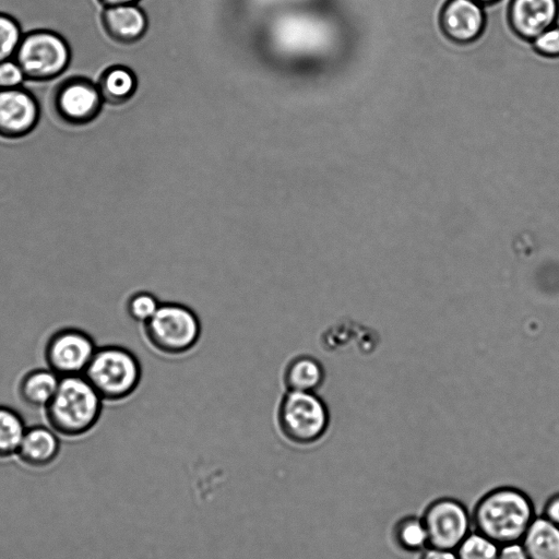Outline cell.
Here are the masks:
<instances>
[{"label":"cell","mask_w":559,"mask_h":559,"mask_svg":"<svg viewBox=\"0 0 559 559\" xmlns=\"http://www.w3.org/2000/svg\"><path fill=\"white\" fill-rule=\"evenodd\" d=\"M509 22L522 38L534 40L556 24L559 17V0H511Z\"/></svg>","instance_id":"11"},{"label":"cell","mask_w":559,"mask_h":559,"mask_svg":"<svg viewBox=\"0 0 559 559\" xmlns=\"http://www.w3.org/2000/svg\"><path fill=\"white\" fill-rule=\"evenodd\" d=\"M530 559H559V526L535 516L521 539Z\"/></svg>","instance_id":"16"},{"label":"cell","mask_w":559,"mask_h":559,"mask_svg":"<svg viewBox=\"0 0 559 559\" xmlns=\"http://www.w3.org/2000/svg\"><path fill=\"white\" fill-rule=\"evenodd\" d=\"M499 547L492 539L473 530L455 552L459 559H498Z\"/></svg>","instance_id":"21"},{"label":"cell","mask_w":559,"mask_h":559,"mask_svg":"<svg viewBox=\"0 0 559 559\" xmlns=\"http://www.w3.org/2000/svg\"><path fill=\"white\" fill-rule=\"evenodd\" d=\"M22 37L19 21L5 12H0V62L14 58Z\"/></svg>","instance_id":"22"},{"label":"cell","mask_w":559,"mask_h":559,"mask_svg":"<svg viewBox=\"0 0 559 559\" xmlns=\"http://www.w3.org/2000/svg\"><path fill=\"white\" fill-rule=\"evenodd\" d=\"M421 520L426 526L429 547L455 550L473 531L472 513L465 504L452 497L431 501Z\"/></svg>","instance_id":"8"},{"label":"cell","mask_w":559,"mask_h":559,"mask_svg":"<svg viewBox=\"0 0 559 559\" xmlns=\"http://www.w3.org/2000/svg\"><path fill=\"white\" fill-rule=\"evenodd\" d=\"M40 106L35 95L22 87L0 91V138L17 140L38 124Z\"/></svg>","instance_id":"10"},{"label":"cell","mask_w":559,"mask_h":559,"mask_svg":"<svg viewBox=\"0 0 559 559\" xmlns=\"http://www.w3.org/2000/svg\"><path fill=\"white\" fill-rule=\"evenodd\" d=\"M103 401L83 374L61 377L45 416L55 432L67 437L84 435L98 421Z\"/></svg>","instance_id":"2"},{"label":"cell","mask_w":559,"mask_h":559,"mask_svg":"<svg viewBox=\"0 0 559 559\" xmlns=\"http://www.w3.org/2000/svg\"><path fill=\"white\" fill-rule=\"evenodd\" d=\"M102 5L114 7L121 4H136L140 0H97Z\"/></svg>","instance_id":"29"},{"label":"cell","mask_w":559,"mask_h":559,"mask_svg":"<svg viewBox=\"0 0 559 559\" xmlns=\"http://www.w3.org/2000/svg\"><path fill=\"white\" fill-rule=\"evenodd\" d=\"M324 379L325 371L321 361L307 354L293 357L283 372V383L287 391L317 392Z\"/></svg>","instance_id":"15"},{"label":"cell","mask_w":559,"mask_h":559,"mask_svg":"<svg viewBox=\"0 0 559 559\" xmlns=\"http://www.w3.org/2000/svg\"><path fill=\"white\" fill-rule=\"evenodd\" d=\"M26 429L16 411L0 405V459L17 452Z\"/></svg>","instance_id":"20"},{"label":"cell","mask_w":559,"mask_h":559,"mask_svg":"<svg viewBox=\"0 0 559 559\" xmlns=\"http://www.w3.org/2000/svg\"><path fill=\"white\" fill-rule=\"evenodd\" d=\"M100 22L105 33L115 41L129 44L142 37L147 20L138 4H121L104 8Z\"/></svg>","instance_id":"13"},{"label":"cell","mask_w":559,"mask_h":559,"mask_svg":"<svg viewBox=\"0 0 559 559\" xmlns=\"http://www.w3.org/2000/svg\"><path fill=\"white\" fill-rule=\"evenodd\" d=\"M104 103L119 105L129 100L136 88L134 73L124 66L105 69L96 82Z\"/></svg>","instance_id":"18"},{"label":"cell","mask_w":559,"mask_h":559,"mask_svg":"<svg viewBox=\"0 0 559 559\" xmlns=\"http://www.w3.org/2000/svg\"><path fill=\"white\" fill-rule=\"evenodd\" d=\"M61 377L49 368L34 369L20 382L19 394L31 407L44 408L53 397Z\"/></svg>","instance_id":"17"},{"label":"cell","mask_w":559,"mask_h":559,"mask_svg":"<svg viewBox=\"0 0 559 559\" xmlns=\"http://www.w3.org/2000/svg\"><path fill=\"white\" fill-rule=\"evenodd\" d=\"M97 346L83 330L64 328L55 332L45 346V360L49 369L60 377L83 374Z\"/></svg>","instance_id":"9"},{"label":"cell","mask_w":559,"mask_h":559,"mask_svg":"<svg viewBox=\"0 0 559 559\" xmlns=\"http://www.w3.org/2000/svg\"><path fill=\"white\" fill-rule=\"evenodd\" d=\"M25 81V75L14 58L0 62V91L22 87Z\"/></svg>","instance_id":"25"},{"label":"cell","mask_w":559,"mask_h":559,"mask_svg":"<svg viewBox=\"0 0 559 559\" xmlns=\"http://www.w3.org/2000/svg\"><path fill=\"white\" fill-rule=\"evenodd\" d=\"M473 1H475V2H477L479 4H481V5H485V4H492V3H495V2H497L499 0H473Z\"/></svg>","instance_id":"30"},{"label":"cell","mask_w":559,"mask_h":559,"mask_svg":"<svg viewBox=\"0 0 559 559\" xmlns=\"http://www.w3.org/2000/svg\"><path fill=\"white\" fill-rule=\"evenodd\" d=\"M440 24L450 39L473 41L484 29L483 5L473 0H448L440 13Z\"/></svg>","instance_id":"12"},{"label":"cell","mask_w":559,"mask_h":559,"mask_svg":"<svg viewBox=\"0 0 559 559\" xmlns=\"http://www.w3.org/2000/svg\"><path fill=\"white\" fill-rule=\"evenodd\" d=\"M393 539L401 550L409 554L423 552L429 547L421 516L407 515L400 519L393 527Z\"/></svg>","instance_id":"19"},{"label":"cell","mask_w":559,"mask_h":559,"mask_svg":"<svg viewBox=\"0 0 559 559\" xmlns=\"http://www.w3.org/2000/svg\"><path fill=\"white\" fill-rule=\"evenodd\" d=\"M59 452L56 433L45 426L26 429L16 454L29 466L41 467L50 464Z\"/></svg>","instance_id":"14"},{"label":"cell","mask_w":559,"mask_h":559,"mask_svg":"<svg viewBox=\"0 0 559 559\" xmlns=\"http://www.w3.org/2000/svg\"><path fill=\"white\" fill-rule=\"evenodd\" d=\"M162 302L148 292H136L127 301V312L136 322H147L157 311Z\"/></svg>","instance_id":"23"},{"label":"cell","mask_w":559,"mask_h":559,"mask_svg":"<svg viewBox=\"0 0 559 559\" xmlns=\"http://www.w3.org/2000/svg\"><path fill=\"white\" fill-rule=\"evenodd\" d=\"M83 376L104 401L117 402L138 389L142 368L128 348L107 345L97 347Z\"/></svg>","instance_id":"3"},{"label":"cell","mask_w":559,"mask_h":559,"mask_svg":"<svg viewBox=\"0 0 559 559\" xmlns=\"http://www.w3.org/2000/svg\"><path fill=\"white\" fill-rule=\"evenodd\" d=\"M536 51L548 58H559V25L551 27L539 34L534 40Z\"/></svg>","instance_id":"24"},{"label":"cell","mask_w":559,"mask_h":559,"mask_svg":"<svg viewBox=\"0 0 559 559\" xmlns=\"http://www.w3.org/2000/svg\"><path fill=\"white\" fill-rule=\"evenodd\" d=\"M419 559H459L455 550L439 549L428 547L425 549Z\"/></svg>","instance_id":"28"},{"label":"cell","mask_w":559,"mask_h":559,"mask_svg":"<svg viewBox=\"0 0 559 559\" xmlns=\"http://www.w3.org/2000/svg\"><path fill=\"white\" fill-rule=\"evenodd\" d=\"M535 516L531 497L513 486L489 490L472 512L473 528L498 545L521 542Z\"/></svg>","instance_id":"1"},{"label":"cell","mask_w":559,"mask_h":559,"mask_svg":"<svg viewBox=\"0 0 559 559\" xmlns=\"http://www.w3.org/2000/svg\"><path fill=\"white\" fill-rule=\"evenodd\" d=\"M542 515L552 524L559 526V493H555L547 499Z\"/></svg>","instance_id":"27"},{"label":"cell","mask_w":559,"mask_h":559,"mask_svg":"<svg viewBox=\"0 0 559 559\" xmlns=\"http://www.w3.org/2000/svg\"><path fill=\"white\" fill-rule=\"evenodd\" d=\"M276 424L287 441L309 445L326 433L330 413L317 392L286 390L277 405Z\"/></svg>","instance_id":"4"},{"label":"cell","mask_w":559,"mask_h":559,"mask_svg":"<svg viewBox=\"0 0 559 559\" xmlns=\"http://www.w3.org/2000/svg\"><path fill=\"white\" fill-rule=\"evenodd\" d=\"M97 84L83 75L59 82L50 96V108L58 121L69 127H83L94 121L103 107Z\"/></svg>","instance_id":"7"},{"label":"cell","mask_w":559,"mask_h":559,"mask_svg":"<svg viewBox=\"0 0 559 559\" xmlns=\"http://www.w3.org/2000/svg\"><path fill=\"white\" fill-rule=\"evenodd\" d=\"M143 333L154 350L177 356L188 353L197 345L201 335V323L189 307L178 302H164L143 324Z\"/></svg>","instance_id":"5"},{"label":"cell","mask_w":559,"mask_h":559,"mask_svg":"<svg viewBox=\"0 0 559 559\" xmlns=\"http://www.w3.org/2000/svg\"><path fill=\"white\" fill-rule=\"evenodd\" d=\"M498 559H530L521 542L500 545Z\"/></svg>","instance_id":"26"},{"label":"cell","mask_w":559,"mask_h":559,"mask_svg":"<svg viewBox=\"0 0 559 559\" xmlns=\"http://www.w3.org/2000/svg\"><path fill=\"white\" fill-rule=\"evenodd\" d=\"M71 57V48L61 34L40 28L23 34L14 60L26 81L44 83L64 73Z\"/></svg>","instance_id":"6"}]
</instances>
